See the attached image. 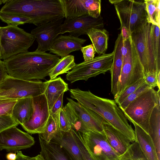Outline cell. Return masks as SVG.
I'll return each mask as SVG.
<instances>
[{
	"label": "cell",
	"mask_w": 160,
	"mask_h": 160,
	"mask_svg": "<svg viewBox=\"0 0 160 160\" xmlns=\"http://www.w3.org/2000/svg\"><path fill=\"white\" fill-rule=\"evenodd\" d=\"M148 23L160 28V0H144Z\"/></svg>",
	"instance_id": "obj_29"
},
{
	"label": "cell",
	"mask_w": 160,
	"mask_h": 160,
	"mask_svg": "<svg viewBox=\"0 0 160 160\" xmlns=\"http://www.w3.org/2000/svg\"><path fill=\"white\" fill-rule=\"evenodd\" d=\"M59 127L61 131L66 132L70 131L71 128L64 109H61L59 114Z\"/></svg>",
	"instance_id": "obj_40"
},
{
	"label": "cell",
	"mask_w": 160,
	"mask_h": 160,
	"mask_svg": "<svg viewBox=\"0 0 160 160\" xmlns=\"http://www.w3.org/2000/svg\"><path fill=\"white\" fill-rule=\"evenodd\" d=\"M1 40H0V58L1 56Z\"/></svg>",
	"instance_id": "obj_53"
},
{
	"label": "cell",
	"mask_w": 160,
	"mask_h": 160,
	"mask_svg": "<svg viewBox=\"0 0 160 160\" xmlns=\"http://www.w3.org/2000/svg\"><path fill=\"white\" fill-rule=\"evenodd\" d=\"M17 154L13 152H10L8 153L6 156L8 160H15L16 158Z\"/></svg>",
	"instance_id": "obj_47"
},
{
	"label": "cell",
	"mask_w": 160,
	"mask_h": 160,
	"mask_svg": "<svg viewBox=\"0 0 160 160\" xmlns=\"http://www.w3.org/2000/svg\"><path fill=\"white\" fill-rule=\"evenodd\" d=\"M15 160H37L35 157H31L24 155L21 151L17 152L16 158Z\"/></svg>",
	"instance_id": "obj_46"
},
{
	"label": "cell",
	"mask_w": 160,
	"mask_h": 160,
	"mask_svg": "<svg viewBox=\"0 0 160 160\" xmlns=\"http://www.w3.org/2000/svg\"><path fill=\"white\" fill-rule=\"evenodd\" d=\"M59 114L49 115L43 132L38 134L39 136L46 143L51 142L56 134L61 131L59 127Z\"/></svg>",
	"instance_id": "obj_30"
},
{
	"label": "cell",
	"mask_w": 160,
	"mask_h": 160,
	"mask_svg": "<svg viewBox=\"0 0 160 160\" xmlns=\"http://www.w3.org/2000/svg\"><path fill=\"white\" fill-rule=\"evenodd\" d=\"M44 94L46 98L49 111L60 95L69 90L67 83L60 77L47 81Z\"/></svg>",
	"instance_id": "obj_25"
},
{
	"label": "cell",
	"mask_w": 160,
	"mask_h": 160,
	"mask_svg": "<svg viewBox=\"0 0 160 160\" xmlns=\"http://www.w3.org/2000/svg\"><path fill=\"white\" fill-rule=\"evenodd\" d=\"M103 128L111 146L120 155L124 153L130 146L131 141L121 132L107 122L103 123Z\"/></svg>",
	"instance_id": "obj_21"
},
{
	"label": "cell",
	"mask_w": 160,
	"mask_h": 160,
	"mask_svg": "<svg viewBox=\"0 0 160 160\" xmlns=\"http://www.w3.org/2000/svg\"><path fill=\"white\" fill-rule=\"evenodd\" d=\"M35 143L34 138L17 127L10 128L0 132V150L18 152L29 148Z\"/></svg>",
	"instance_id": "obj_13"
},
{
	"label": "cell",
	"mask_w": 160,
	"mask_h": 160,
	"mask_svg": "<svg viewBox=\"0 0 160 160\" xmlns=\"http://www.w3.org/2000/svg\"><path fill=\"white\" fill-rule=\"evenodd\" d=\"M7 74L4 62L0 59V85Z\"/></svg>",
	"instance_id": "obj_44"
},
{
	"label": "cell",
	"mask_w": 160,
	"mask_h": 160,
	"mask_svg": "<svg viewBox=\"0 0 160 160\" xmlns=\"http://www.w3.org/2000/svg\"><path fill=\"white\" fill-rule=\"evenodd\" d=\"M76 65L74 57L73 55H68L60 59L50 71L48 76L50 79H54L59 75L67 73Z\"/></svg>",
	"instance_id": "obj_28"
},
{
	"label": "cell",
	"mask_w": 160,
	"mask_h": 160,
	"mask_svg": "<svg viewBox=\"0 0 160 160\" xmlns=\"http://www.w3.org/2000/svg\"><path fill=\"white\" fill-rule=\"evenodd\" d=\"M41 154L45 160H71L61 146L51 141L46 143L39 136Z\"/></svg>",
	"instance_id": "obj_24"
},
{
	"label": "cell",
	"mask_w": 160,
	"mask_h": 160,
	"mask_svg": "<svg viewBox=\"0 0 160 160\" xmlns=\"http://www.w3.org/2000/svg\"><path fill=\"white\" fill-rule=\"evenodd\" d=\"M151 26V24L147 23L141 29L131 34L143 67L144 77L150 73L160 72L152 47Z\"/></svg>",
	"instance_id": "obj_9"
},
{
	"label": "cell",
	"mask_w": 160,
	"mask_h": 160,
	"mask_svg": "<svg viewBox=\"0 0 160 160\" xmlns=\"http://www.w3.org/2000/svg\"><path fill=\"white\" fill-rule=\"evenodd\" d=\"M67 99L74 108L80 120L88 131L104 132L103 124L104 122H107L105 120L78 102L68 98Z\"/></svg>",
	"instance_id": "obj_17"
},
{
	"label": "cell",
	"mask_w": 160,
	"mask_h": 160,
	"mask_svg": "<svg viewBox=\"0 0 160 160\" xmlns=\"http://www.w3.org/2000/svg\"><path fill=\"white\" fill-rule=\"evenodd\" d=\"M114 6L120 22V28L125 27L131 34L148 23L144 0H120Z\"/></svg>",
	"instance_id": "obj_7"
},
{
	"label": "cell",
	"mask_w": 160,
	"mask_h": 160,
	"mask_svg": "<svg viewBox=\"0 0 160 160\" xmlns=\"http://www.w3.org/2000/svg\"><path fill=\"white\" fill-rule=\"evenodd\" d=\"M66 19L89 16H100L101 0H61Z\"/></svg>",
	"instance_id": "obj_14"
},
{
	"label": "cell",
	"mask_w": 160,
	"mask_h": 160,
	"mask_svg": "<svg viewBox=\"0 0 160 160\" xmlns=\"http://www.w3.org/2000/svg\"><path fill=\"white\" fill-rule=\"evenodd\" d=\"M122 37L120 33L118 35L115 42L112 62L110 70L111 74V92L114 99L116 98L117 96L118 84L123 62V56L122 51Z\"/></svg>",
	"instance_id": "obj_19"
},
{
	"label": "cell",
	"mask_w": 160,
	"mask_h": 160,
	"mask_svg": "<svg viewBox=\"0 0 160 160\" xmlns=\"http://www.w3.org/2000/svg\"><path fill=\"white\" fill-rule=\"evenodd\" d=\"M51 141L57 143L63 148L71 160H84L75 139L72 128L66 132L60 131Z\"/></svg>",
	"instance_id": "obj_20"
},
{
	"label": "cell",
	"mask_w": 160,
	"mask_h": 160,
	"mask_svg": "<svg viewBox=\"0 0 160 160\" xmlns=\"http://www.w3.org/2000/svg\"><path fill=\"white\" fill-rule=\"evenodd\" d=\"M64 92L62 93L55 102L50 111L49 115H57L59 114L62 108L63 97Z\"/></svg>",
	"instance_id": "obj_42"
},
{
	"label": "cell",
	"mask_w": 160,
	"mask_h": 160,
	"mask_svg": "<svg viewBox=\"0 0 160 160\" xmlns=\"http://www.w3.org/2000/svg\"><path fill=\"white\" fill-rule=\"evenodd\" d=\"M138 160H147L146 158L144 156L143 154H142L138 158Z\"/></svg>",
	"instance_id": "obj_51"
},
{
	"label": "cell",
	"mask_w": 160,
	"mask_h": 160,
	"mask_svg": "<svg viewBox=\"0 0 160 160\" xmlns=\"http://www.w3.org/2000/svg\"><path fill=\"white\" fill-rule=\"evenodd\" d=\"M0 12L28 18L37 26L65 18L61 0H9Z\"/></svg>",
	"instance_id": "obj_3"
},
{
	"label": "cell",
	"mask_w": 160,
	"mask_h": 160,
	"mask_svg": "<svg viewBox=\"0 0 160 160\" xmlns=\"http://www.w3.org/2000/svg\"><path fill=\"white\" fill-rule=\"evenodd\" d=\"M33 113L30 119L21 126L28 133H42L49 117L50 111L47 101L44 93L32 98Z\"/></svg>",
	"instance_id": "obj_12"
},
{
	"label": "cell",
	"mask_w": 160,
	"mask_h": 160,
	"mask_svg": "<svg viewBox=\"0 0 160 160\" xmlns=\"http://www.w3.org/2000/svg\"><path fill=\"white\" fill-rule=\"evenodd\" d=\"M80 50L83 54L84 62L90 61L94 58L96 52L92 44L82 47Z\"/></svg>",
	"instance_id": "obj_41"
},
{
	"label": "cell",
	"mask_w": 160,
	"mask_h": 160,
	"mask_svg": "<svg viewBox=\"0 0 160 160\" xmlns=\"http://www.w3.org/2000/svg\"><path fill=\"white\" fill-rule=\"evenodd\" d=\"M121 30V32L123 42L128 39L131 36V33L130 31L125 27H122L120 28Z\"/></svg>",
	"instance_id": "obj_45"
},
{
	"label": "cell",
	"mask_w": 160,
	"mask_h": 160,
	"mask_svg": "<svg viewBox=\"0 0 160 160\" xmlns=\"http://www.w3.org/2000/svg\"><path fill=\"white\" fill-rule=\"evenodd\" d=\"M103 26V18L101 16L97 18L86 16L66 19L62 25L60 34L68 32L69 35L78 38L81 35L87 34L91 29H102Z\"/></svg>",
	"instance_id": "obj_15"
},
{
	"label": "cell",
	"mask_w": 160,
	"mask_h": 160,
	"mask_svg": "<svg viewBox=\"0 0 160 160\" xmlns=\"http://www.w3.org/2000/svg\"><path fill=\"white\" fill-rule=\"evenodd\" d=\"M81 134L87 149L95 160H117L121 155L110 145L104 132L89 131Z\"/></svg>",
	"instance_id": "obj_11"
},
{
	"label": "cell",
	"mask_w": 160,
	"mask_h": 160,
	"mask_svg": "<svg viewBox=\"0 0 160 160\" xmlns=\"http://www.w3.org/2000/svg\"><path fill=\"white\" fill-rule=\"evenodd\" d=\"M47 81L26 80L8 74L0 85V99H15L34 97L44 93Z\"/></svg>",
	"instance_id": "obj_6"
},
{
	"label": "cell",
	"mask_w": 160,
	"mask_h": 160,
	"mask_svg": "<svg viewBox=\"0 0 160 160\" xmlns=\"http://www.w3.org/2000/svg\"><path fill=\"white\" fill-rule=\"evenodd\" d=\"M19 124L11 115L0 116V132L10 128Z\"/></svg>",
	"instance_id": "obj_39"
},
{
	"label": "cell",
	"mask_w": 160,
	"mask_h": 160,
	"mask_svg": "<svg viewBox=\"0 0 160 160\" xmlns=\"http://www.w3.org/2000/svg\"><path fill=\"white\" fill-rule=\"evenodd\" d=\"M63 18L50 22L32 29L31 33L38 43L37 51L46 52L49 51L55 39L60 34Z\"/></svg>",
	"instance_id": "obj_16"
},
{
	"label": "cell",
	"mask_w": 160,
	"mask_h": 160,
	"mask_svg": "<svg viewBox=\"0 0 160 160\" xmlns=\"http://www.w3.org/2000/svg\"><path fill=\"white\" fill-rule=\"evenodd\" d=\"M0 19L8 25L18 26L26 23H30L31 19L28 17L9 14L0 12Z\"/></svg>",
	"instance_id": "obj_33"
},
{
	"label": "cell",
	"mask_w": 160,
	"mask_h": 160,
	"mask_svg": "<svg viewBox=\"0 0 160 160\" xmlns=\"http://www.w3.org/2000/svg\"><path fill=\"white\" fill-rule=\"evenodd\" d=\"M87 34L91 40L96 52L99 55L105 53L108 46V32L104 29L92 28Z\"/></svg>",
	"instance_id": "obj_27"
},
{
	"label": "cell",
	"mask_w": 160,
	"mask_h": 160,
	"mask_svg": "<svg viewBox=\"0 0 160 160\" xmlns=\"http://www.w3.org/2000/svg\"><path fill=\"white\" fill-rule=\"evenodd\" d=\"M70 92L71 97L79 104L102 117L131 142H136L134 131L115 100L102 98L89 90L84 91L78 88L70 89Z\"/></svg>",
	"instance_id": "obj_1"
},
{
	"label": "cell",
	"mask_w": 160,
	"mask_h": 160,
	"mask_svg": "<svg viewBox=\"0 0 160 160\" xmlns=\"http://www.w3.org/2000/svg\"><path fill=\"white\" fill-rule=\"evenodd\" d=\"M120 1V0H109V1L111 3L114 5L115 4L118 3Z\"/></svg>",
	"instance_id": "obj_50"
},
{
	"label": "cell",
	"mask_w": 160,
	"mask_h": 160,
	"mask_svg": "<svg viewBox=\"0 0 160 160\" xmlns=\"http://www.w3.org/2000/svg\"><path fill=\"white\" fill-rule=\"evenodd\" d=\"M152 88L144 82L132 93L129 95L118 105L122 111L124 110L128 106L142 93Z\"/></svg>",
	"instance_id": "obj_34"
},
{
	"label": "cell",
	"mask_w": 160,
	"mask_h": 160,
	"mask_svg": "<svg viewBox=\"0 0 160 160\" xmlns=\"http://www.w3.org/2000/svg\"><path fill=\"white\" fill-rule=\"evenodd\" d=\"M143 154L137 142L131 144L125 152L117 160H138Z\"/></svg>",
	"instance_id": "obj_35"
},
{
	"label": "cell",
	"mask_w": 160,
	"mask_h": 160,
	"mask_svg": "<svg viewBox=\"0 0 160 160\" xmlns=\"http://www.w3.org/2000/svg\"><path fill=\"white\" fill-rule=\"evenodd\" d=\"M59 59L56 55L35 50L18 54L3 61L9 75L32 80L43 79L48 76Z\"/></svg>",
	"instance_id": "obj_2"
},
{
	"label": "cell",
	"mask_w": 160,
	"mask_h": 160,
	"mask_svg": "<svg viewBox=\"0 0 160 160\" xmlns=\"http://www.w3.org/2000/svg\"><path fill=\"white\" fill-rule=\"evenodd\" d=\"M158 73H150L144 77L145 82L152 88H154L157 87V80Z\"/></svg>",
	"instance_id": "obj_43"
},
{
	"label": "cell",
	"mask_w": 160,
	"mask_h": 160,
	"mask_svg": "<svg viewBox=\"0 0 160 160\" xmlns=\"http://www.w3.org/2000/svg\"><path fill=\"white\" fill-rule=\"evenodd\" d=\"M1 27H0V28Z\"/></svg>",
	"instance_id": "obj_54"
},
{
	"label": "cell",
	"mask_w": 160,
	"mask_h": 160,
	"mask_svg": "<svg viewBox=\"0 0 160 160\" xmlns=\"http://www.w3.org/2000/svg\"><path fill=\"white\" fill-rule=\"evenodd\" d=\"M72 129L76 142L80 149L84 160H95L90 153L82 137V134Z\"/></svg>",
	"instance_id": "obj_36"
},
{
	"label": "cell",
	"mask_w": 160,
	"mask_h": 160,
	"mask_svg": "<svg viewBox=\"0 0 160 160\" xmlns=\"http://www.w3.org/2000/svg\"><path fill=\"white\" fill-rule=\"evenodd\" d=\"M160 102L157 91L151 88L142 93L122 111L125 117L148 134L149 120L154 108Z\"/></svg>",
	"instance_id": "obj_5"
},
{
	"label": "cell",
	"mask_w": 160,
	"mask_h": 160,
	"mask_svg": "<svg viewBox=\"0 0 160 160\" xmlns=\"http://www.w3.org/2000/svg\"><path fill=\"white\" fill-rule=\"evenodd\" d=\"M0 37L1 49L0 59L3 61L28 52L35 40L31 33L12 25L1 27Z\"/></svg>",
	"instance_id": "obj_4"
},
{
	"label": "cell",
	"mask_w": 160,
	"mask_h": 160,
	"mask_svg": "<svg viewBox=\"0 0 160 160\" xmlns=\"http://www.w3.org/2000/svg\"><path fill=\"white\" fill-rule=\"evenodd\" d=\"M145 82L144 78L139 79L133 84L126 87L115 99V101L119 105L129 95L135 91Z\"/></svg>",
	"instance_id": "obj_37"
},
{
	"label": "cell",
	"mask_w": 160,
	"mask_h": 160,
	"mask_svg": "<svg viewBox=\"0 0 160 160\" xmlns=\"http://www.w3.org/2000/svg\"><path fill=\"white\" fill-rule=\"evenodd\" d=\"M63 108L72 129L81 133L88 132L69 102Z\"/></svg>",
	"instance_id": "obj_31"
},
{
	"label": "cell",
	"mask_w": 160,
	"mask_h": 160,
	"mask_svg": "<svg viewBox=\"0 0 160 160\" xmlns=\"http://www.w3.org/2000/svg\"><path fill=\"white\" fill-rule=\"evenodd\" d=\"M113 52L96 57L92 60L76 64L66 75V79L72 83L80 80L87 81L89 78L105 74L111 69Z\"/></svg>",
	"instance_id": "obj_10"
},
{
	"label": "cell",
	"mask_w": 160,
	"mask_h": 160,
	"mask_svg": "<svg viewBox=\"0 0 160 160\" xmlns=\"http://www.w3.org/2000/svg\"><path fill=\"white\" fill-rule=\"evenodd\" d=\"M37 160H45L40 154L35 156Z\"/></svg>",
	"instance_id": "obj_49"
},
{
	"label": "cell",
	"mask_w": 160,
	"mask_h": 160,
	"mask_svg": "<svg viewBox=\"0 0 160 160\" xmlns=\"http://www.w3.org/2000/svg\"><path fill=\"white\" fill-rule=\"evenodd\" d=\"M157 87H158V89H160V72L158 74V77L157 80Z\"/></svg>",
	"instance_id": "obj_48"
},
{
	"label": "cell",
	"mask_w": 160,
	"mask_h": 160,
	"mask_svg": "<svg viewBox=\"0 0 160 160\" xmlns=\"http://www.w3.org/2000/svg\"><path fill=\"white\" fill-rule=\"evenodd\" d=\"M124 42L127 51L125 54L123 55V62L118 84L117 98L126 87L144 77L143 67L131 36Z\"/></svg>",
	"instance_id": "obj_8"
},
{
	"label": "cell",
	"mask_w": 160,
	"mask_h": 160,
	"mask_svg": "<svg viewBox=\"0 0 160 160\" xmlns=\"http://www.w3.org/2000/svg\"><path fill=\"white\" fill-rule=\"evenodd\" d=\"M135 127L136 142L147 160H159L150 136L137 125L133 123Z\"/></svg>",
	"instance_id": "obj_23"
},
{
	"label": "cell",
	"mask_w": 160,
	"mask_h": 160,
	"mask_svg": "<svg viewBox=\"0 0 160 160\" xmlns=\"http://www.w3.org/2000/svg\"><path fill=\"white\" fill-rule=\"evenodd\" d=\"M17 101L15 99H0V116L11 115L13 108Z\"/></svg>",
	"instance_id": "obj_38"
},
{
	"label": "cell",
	"mask_w": 160,
	"mask_h": 160,
	"mask_svg": "<svg viewBox=\"0 0 160 160\" xmlns=\"http://www.w3.org/2000/svg\"><path fill=\"white\" fill-rule=\"evenodd\" d=\"M32 97H28L17 100L12 109L11 116L21 126L28 122L33 113Z\"/></svg>",
	"instance_id": "obj_22"
},
{
	"label": "cell",
	"mask_w": 160,
	"mask_h": 160,
	"mask_svg": "<svg viewBox=\"0 0 160 160\" xmlns=\"http://www.w3.org/2000/svg\"><path fill=\"white\" fill-rule=\"evenodd\" d=\"M86 40L69 35H61L54 40L49 50L50 53L62 58L72 52L81 50Z\"/></svg>",
	"instance_id": "obj_18"
},
{
	"label": "cell",
	"mask_w": 160,
	"mask_h": 160,
	"mask_svg": "<svg viewBox=\"0 0 160 160\" xmlns=\"http://www.w3.org/2000/svg\"><path fill=\"white\" fill-rule=\"evenodd\" d=\"M9 0H0V5L2 3H6Z\"/></svg>",
	"instance_id": "obj_52"
},
{
	"label": "cell",
	"mask_w": 160,
	"mask_h": 160,
	"mask_svg": "<svg viewBox=\"0 0 160 160\" xmlns=\"http://www.w3.org/2000/svg\"><path fill=\"white\" fill-rule=\"evenodd\" d=\"M160 28L151 24L150 34L152 47L158 66L160 68Z\"/></svg>",
	"instance_id": "obj_32"
},
{
	"label": "cell",
	"mask_w": 160,
	"mask_h": 160,
	"mask_svg": "<svg viewBox=\"0 0 160 160\" xmlns=\"http://www.w3.org/2000/svg\"><path fill=\"white\" fill-rule=\"evenodd\" d=\"M158 104L154 108L149 123L148 134L153 142L158 158L160 160V108Z\"/></svg>",
	"instance_id": "obj_26"
}]
</instances>
